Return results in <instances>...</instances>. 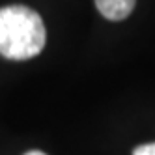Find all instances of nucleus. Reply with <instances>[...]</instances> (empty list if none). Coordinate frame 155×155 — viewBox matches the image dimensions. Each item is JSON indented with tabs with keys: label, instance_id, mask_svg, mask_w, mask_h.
I'll list each match as a JSON object with an SVG mask.
<instances>
[{
	"label": "nucleus",
	"instance_id": "1",
	"mask_svg": "<svg viewBox=\"0 0 155 155\" xmlns=\"http://www.w3.org/2000/svg\"><path fill=\"white\" fill-rule=\"evenodd\" d=\"M47 32L39 13L26 6L0 9V54L8 60H28L43 51Z\"/></svg>",
	"mask_w": 155,
	"mask_h": 155
},
{
	"label": "nucleus",
	"instance_id": "2",
	"mask_svg": "<svg viewBox=\"0 0 155 155\" xmlns=\"http://www.w3.org/2000/svg\"><path fill=\"white\" fill-rule=\"evenodd\" d=\"M137 0H95V6L105 19L108 21H124L133 12Z\"/></svg>",
	"mask_w": 155,
	"mask_h": 155
},
{
	"label": "nucleus",
	"instance_id": "3",
	"mask_svg": "<svg viewBox=\"0 0 155 155\" xmlns=\"http://www.w3.org/2000/svg\"><path fill=\"white\" fill-rule=\"evenodd\" d=\"M133 155H155V142H151V144H144V146L135 148Z\"/></svg>",
	"mask_w": 155,
	"mask_h": 155
},
{
	"label": "nucleus",
	"instance_id": "4",
	"mask_svg": "<svg viewBox=\"0 0 155 155\" xmlns=\"http://www.w3.org/2000/svg\"><path fill=\"white\" fill-rule=\"evenodd\" d=\"M25 155H47V153H43V151H28Z\"/></svg>",
	"mask_w": 155,
	"mask_h": 155
}]
</instances>
